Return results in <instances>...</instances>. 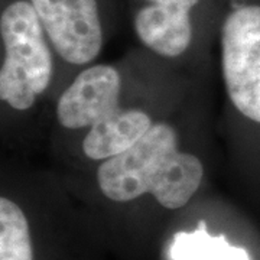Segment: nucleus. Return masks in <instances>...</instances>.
I'll return each instance as SVG.
<instances>
[{
	"instance_id": "obj_1",
	"label": "nucleus",
	"mask_w": 260,
	"mask_h": 260,
	"mask_svg": "<svg viewBox=\"0 0 260 260\" xmlns=\"http://www.w3.org/2000/svg\"><path fill=\"white\" fill-rule=\"evenodd\" d=\"M204 178V167L192 153L178 149L177 132L156 123L130 148L106 159L97 182L109 200L127 203L150 194L168 210L189 203Z\"/></svg>"
},
{
	"instance_id": "obj_2",
	"label": "nucleus",
	"mask_w": 260,
	"mask_h": 260,
	"mask_svg": "<svg viewBox=\"0 0 260 260\" xmlns=\"http://www.w3.org/2000/svg\"><path fill=\"white\" fill-rule=\"evenodd\" d=\"M120 88V74L116 68L93 65L75 78L58 102L56 117L64 127H90L83 140L87 158H113L153 126L145 112L119 106Z\"/></svg>"
},
{
	"instance_id": "obj_3",
	"label": "nucleus",
	"mask_w": 260,
	"mask_h": 260,
	"mask_svg": "<svg viewBox=\"0 0 260 260\" xmlns=\"http://www.w3.org/2000/svg\"><path fill=\"white\" fill-rule=\"evenodd\" d=\"M0 34L6 52L0 97L15 110H28L48 88L54 71L45 29L32 3L19 0L3 10Z\"/></svg>"
},
{
	"instance_id": "obj_4",
	"label": "nucleus",
	"mask_w": 260,
	"mask_h": 260,
	"mask_svg": "<svg viewBox=\"0 0 260 260\" xmlns=\"http://www.w3.org/2000/svg\"><path fill=\"white\" fill-rule=\"evenodd\" d=\"M225 90L244 117L260 123V6L233 10L221 29Z\"/></svg>"
},
{
	"instance_id": "obj_5",
	"label": "nucleus",
	"mask_w": 260,
	"mask_h": 260,
	"mask_svg": "<svg viewBox=\"0 0 260 260\" xmlns=\"http://www.w3.org/2000/svg\"><path fill=\"white\" fill-rule=\"evenodd\" d=\"M52 47L67 62L88 64L103 47L95 0H30Z\"/></svg>"
},
{
	"instance_id": "obj_6",
	"label": "nucleus",
	"mask_w": 260,
	"mask_h": 260,
	"mask_svg": "<svg viewBox=\"0 0 260 260\" xmlns=\"http://www.w3.org/2000/svg\"><path fill=\"white\" fill-rule=\"evenodd\" d=\"M138 10L135 30L140 42L158 55L175 58L184 54L192 39L191 10L200 0H148Z\"/></svg>"
},
{
	"instance_id": "obj_7",
	"label": "nucleus",
	"mask_w": 260,
	"mask_h": 260,
	"mask_svg": "<svg viewBox=\"0 0 260 260\" xmlns=\"http://www.w3.org/2000/svg\"><path fill=\"white\" fill-rule=\"evenodd\" d=\"M172 260H251L249 251L233 246L225 236H211L200 221L194 232H179L169 247Z\"/></svg>"
},
{
	"instance_id": "obj_8",
	"label": "nucleus",
	"mask_w": 260,
	"mask_h": 260,
	"mask_svg": "<svg viewBox=\"0 0 260 260\" xmlns=\"http://www.w3.org/2000/svg\"><path fill=\"white\" fill-rule=\"evenodd\" d=\"M0 260H34L28 220L6 197L0 198Z\"/></svg>"
}]
</instances>
